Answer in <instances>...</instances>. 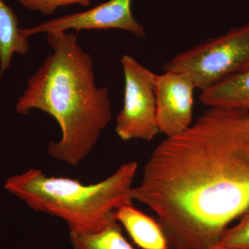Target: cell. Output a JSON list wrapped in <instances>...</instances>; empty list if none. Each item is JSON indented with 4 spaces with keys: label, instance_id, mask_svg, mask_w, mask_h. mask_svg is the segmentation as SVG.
Masks as SVG:
<instances>
[{
    "label": "cell",
    "instance_id": "1",
    "mask_svg": "<svg viewBox=\"0 0 249 249\" xmlns=\"http://www.w3.org/2000/svg\"><path fill=\"white\" fill-rule=\"evenodd\" d=\"M133 201L158 217L169 249H211L249 206V111L209 107L166 137L144 167Z\"/></svg>",
    "mask_w": 249,
    "mask_h": 249
},
{
    "label": "cell",
    "instance_id": "2",
    "mask_svg": "<svg viewBox=\"0 0 249 249\" xmlns=\"http://www.w3.org/2000/svg\"><path fill=\"white\" fill-rule=\"evenodd\" d=\"M49 54L28 81L16 105L18 114L39 109L55 119L62 137L51 142L47 153L54 160L76 166L93 151L112 117L106 87L95 81L92 58L78 42V33L47 34Z\"/></svg>",
    "mask_w": 249,
    "mask_h": 249
},
{
    "label": "cell",
    "instance_id": "3",
    "mask_svg": "<svg viewBox=\"0 0 249 249\" xmlns=\"http://www.w3.org/2000/svg\"><path fill=\"white\" fill-rule=\"evenodd\" d=\"M137 168V162L124 163L106 179L88 185L31 168L9 177L4 189L34 211L60 218L70 232H95L114 220L116 209L132 204Z\"/></svg>",
    "mask_w": 249,
    "mask_h": 249
},
{
    "label": "cell",
    "instance_id": "4",
    "mask_svg": "<svg viewBox=\"0 0 249 249\" xmlns=\"http://www.w3.org/2000/svg\"><path fill=\"white\" fill-rule=\"evenodd\" d=\"M248 67L249 22L183 51L165 62L163 70L186 73L203 91Z\"/></svg>",
    "mask_w": 249,
    "mask_h": 249
},
{
    "label": "cell",
    "instance_id": "5",
    "mask_svg": "<svg viewBox=\"0 0 249 249\" xmlns=\"http://www.w3.org/2000/svg\"><path fill=\"white\" fill-rule=\"evenodd\" d=\"M124 73V106L116 118V132L123 141L151 142L160 133L155 93L157 73L129 55L121 58Z\"/></svg>",
    "mask_w": 249,
    "mask_h": 249
},
{
    "label": "cell",
    "instance_id": "6",
    "mask_svg": "<svg viewBox=\"0 0 249 249\" xmlns=\"http://www.w3.org/2000/svg\"><path fill=\"white\" fill-rule=\"evenodd\" d=\"M131 2L132 0H109L88 11L55 18L21 31L23 36L29 37L40 33L48 34L70 29H74L78 34L82 30L114 29L127 31L135 37L144 38L146 31L145 27L134 19Z\"/></svg>",
    "mask_w": 249,
    "mask_h": 249
},
{
    "label": "cell",
    "instance_id": "7",
    "mask_svg": "<svg viewBox=\"0 0 249 249\" xmlns=\"http://www.w3.org/2000/svg\"><path fill=\"white\" fill-rule=\"evenodd\" d=\"M196 89L186 73L168 71L156 75L157 122L160 133L174 137L191 125Z\"/></svg>",
    "mask_w": 249,
    "mask_h": 249
},
{
    "label": "cell",
    "instance_id": "8",
    "mask_svg": "<svg viewBox=\"0 0 249 249\" xmlns=\"http://www.w3.org/2000/svg\"><path fill=\"white\" fill-rule=\"evenodd\" d=\"M112 216L141 249H169L159 222L134 208L132 204L121 206L113 212Z\"/></svg>",
    "mask_w": 249,
    "mask_h": 249
},
{
    "label": "cell",
    "instance_id": "9",
    "mask_svg": "<svg viewBox=\"0 0 249 249\" xmlns=\"http://www.w3.org/2000/svg\"><path fill=\"white\" fill-rule=\"evenodd\" d=\"M199 100L206 107L249 111V67L201 91Z\"/></svg>",
    "mask_w": 249,
    "mask_h": 249
},
{
    "label": "cell",
    "instance_id": "10",
    "mask_svg": "<svg viewBox=\"0 0 249 249\" xmlns=\"http://www.w3.org/2000/svg\"><path fill=\"white\" fill-rule=\"evenodd\" d=\"M17 16L4 0H0V80L11 65L15 53L25 55L29 52V37L18 27Z\"/></svg>",
    "mask_w": 249,
    "mask_h": 249
},
{
    "label": "cell",
    "instance_id": "11",
    "mask_svg": "<svg viewBox=\"0 0 249 249\" xmlns=\"http://www.w3.org/2000/svg\"><path fill=\"white\" fill-rule=\"evenodd\" d=\"M70 240L73 249H134L115 220L98 231L70 232Z\"/></svg>",
    "mask_w": 249,
    "mask_h": 249
},
{
    "label": "cell",
    "instance_id": "12",
    "mask_svg": "<svg viewBox=\"0 0 249 249\" xmlns=\"http://www.w3.org/2000/svg\"><path fill=\"white\" fill-rule=\"evenodd\" d=\"M239 219L236 225L224 231L218 245L229 249H249V206Z\"/></svg>",
    "mask_w": 249,
    "mask_h": 249
},
{
    "label": "cell",
    "instance_id": "13",
    "mask_svg": "<svg viewBox=\"0 0 249 249\" xmlns=\"http://www.w3.org/2000/svg\"><path fill=\"white\" fill-rule=\"evenodd\" d=\"M26 9L37 11L45 16L53 14L59 7L80 5L88 7L92 0H18Z\"/></svg>",
    "mask_w": 249,
    "mask_h": 249
},
{
    "label": "cell",
    "instance_id": "14",
    "mask_svg": "<svg viewBox=\"0 0 249 249\" xmlns=\"http://www.w3.org/2000/svg\"><path fill=\"white\" fill-rule=\"evenodd\" d=\"M211 249H232L225 248V247H222V246H220V245H216V246H214V247H213V248H211Z\"/></svg>",
    "mask_w": 249,
    "mask_h": 249
}]
</instances>
